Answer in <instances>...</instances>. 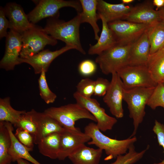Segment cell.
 I'll use <instances>...</instances> for the list:
<instances>
[{
    "label": "cell",
    "instance_id": "cell-1",
    "mask_svg": "<svg viewBox=\"0 0 164 164\" xmlns=\"http://www.w3.org/2000/svg\"><path fill=\"white\" fill-rule=\"evenodd\" d=\"M59 16L49 18L43 28L45 32L55 39L61 40L83 54L86 52L81 43L80 27V13L70 20L65 22L59 19Z\"/></svg>",
    "mask_w": 164,
    "mask_h": 164
},
{
    "label": "cell",
    "instance_id": "cell-2",
    "mask_svg": "<svg viewBox=\"0 0 164 164\" xmlns=\"http://www.w3.org/2000/svg\"><path fill=\"white\" fill-rule=\"evenodd\" d=\"M84 132L91 138L88 145H94L102 150H104L107 156L105 160L116 158L119 155L127 152L130 147L137 141L134 136L124 140H118L111 138L103 134L96 124L89 123L84 129Z\"/></svg>",
    "mask_w": 164,
    "mask_h": 164
},
{
    "label": "cell",
    "instance_id": "cell-3",
    "mask_svg": "<svg viewBox=\"0 0 164 164\" xmlns=\"http://www.w3.org/2000/svg\"><path fill=\"white\" fill-rule=\"evenodd\" d=\"M155 87L125 89L123 100L127 104L129 117L133 120L134 127L133 132L130 137L135 136L139 125L142 122L145 114V106Z\"/></svg>",
    "mask_w": 164,
    "mask_h": 164
},
{
    "label": "cell",
    "instance_id": "cell-4",
    "mask_svg": "<svg viewBox=\"0 0 164 164\" xmlns=\"http://www.w3.org/2000/svg\"><path fill=\"white\" fill-rule=\"evenodd\" d=\"M132 44L117 43L98 55L95 62L99 65L102 72L105 75L112 74L128 65Z\"/></svg>",
    "mask_w": 164,
    "mask_h": 164
},
{
    "label": "cell",
    "instance_id": "cell-5",
    "mask_svg": "<svg viewBox=\"0 0 164 164\" xmlns=\"http://www.w3.org/2000/svg\"><path fill=\"white\" fill-rule=\"evenodd\" d=\"M44 112L66 129H76V121L81 119H87L97 122L95 117L89 111L77 103L60 107H51L46 109Z\"/></svg>",
    "mask_w": 164,
    "mask_h": 164
},
{
    "label": "cell",
    "instance_id": "cell-6",
    "mask_svg": "<svg viewBox=\"0 0 164 164\" xmlns=\"http://www.w3.org/2000/svg\"><path fill=\"white\" fill-rule=\"evenodd\" d=\"M21 35L22 47L20 57L22 58L36 55L47 45L54 46L57 43V40L47 34L43 28L35 24Z\"/></svg>",
    "mask_w": 164,
    "mask_h": 164
},
{
    "label": "cell",
    "instance_id": "cell-7",
    "mask_svg": "<svg viewBox=\"0 0 164 164\" xmlns=\"http://www.w3.org/2000/svg\"><path fill=\"white\" fill-rule=\"evenodd\" d=\"M36 6L27 15L29 21L35 24L42 19L59 16V10L64 7L74 8L80 13L82 8L80 1L71 0H33Z\"/></svg>",
    "mask_w": 164,
    "mask_h": 164
},
{
    "label": "cell",
    "instance_id": "cell-8",
    "mask_svg": "<svg viewBox=\"0 0 164 164\" xmlns=\"http://www.w3.org/2000/svg\"><path fill=\"white\" fill-rule=\"evenodd\" d=\"M117 73L125 89L136 87H155L153 80L146 66L127 65Z\"/></svg>",
    "mask_w": 164,
    "mask_h": 164
},
{
    "label": "cell",
    "instance_id": "cell-9",
    "mask_svg": "<svg viewBox=\"0 0 164 164\" xmlns=\"http://www.w3.org/2000/svg\"><path fill=\"white\" fill-rule=\"evenodd\" d=\"M117 43L132 44L137 40L149 26L148 25L119 20L108 23Z\"/></svg>",
    "mask_w": 164,
    "mask_h": 164
},
{
    "label": "cell",
    "instance_id": "cell-10",
    "mask_svg": "<svg viewBox=\"0 0 164 164\" xmlns=\"http://www.w3.org/2000/svg\"><path fill=\"white\" fill-rule=\"evenodd\" d=\"M73 96L77 103L85 108L95 117L96 125L101 131L105 132L112 129L117 123V119L107 114L96 99L84 97L76 92L73 94Z\"/></svg>",
    "mask_w": 164,
    "mask_h": 164
},
{
    "label": "cell",
    "instance_id": "cell-11",
    "mask_svg": "<svg viewBox=\"0 0 164 164\" xmlns=\"http://www.w3.org/2000/svg\"><path fill=\"white\" fill-rule=\"evenodd\" d=\"M59 151L58 159L63 160L76 150L91 140V137L77 128L75 130L64 128L60 133Z\"/></svg>",
    "mask_w": 164,
    "mask_h": 164
},
{
    "label": "cell",
    "instance_id": "cell-12",
    "mask_svg": "<svg viewBox=\"0 0 164 164\" xmlns=\"http://www.w3.org/2000/svg\"><path fill=\"white\" fill-rule=\"evenodd\" d=\"M111 75L110 85L103 100L113 115L121 118L124 116L122 101L125 88L118 74L116 73Z\"/></svg>",
    "mask_w": 164,
    "mask_h": 164
},
{
    "label": "cell",
    "instance_id": "cell-13",
    "mask_svg": "<svg viewBox=\"0 0 164 164\" xmlns=\"http://www.w3.org/2000/svg\"><path fill=\"white\" fill-rule=\"evenodd\" d=\"M5 51L0 62V67L6 70L14 69L20 64V53L22 47L21 34L10 30L6 36Z\"/></svg>",
    "mask_w": 164,
    "mask_h": 164
},
{
    "label": "cell",
    "instance_id": "cell-14",
    "mask_svg": "<svg viewBox=\"0 0 164 164\" xmlns=\"http://www.w3.org/2000/svg\"><path fill=\"white\" fill-rule=\"evenodd\" d=\"M27 112L37 128V133L34 138V144H38L43 138L49 134L60 133L64 129L56 120L44 112H38L32 109Z\"/></svg>",
    "mask_w": 164,
    "mask_h": 164
},
{
    "label": "cell",
    "instance_id": "cell-15",
    "mask_svg": "<svg viewBox=\"0 0 164 164\" xmlns=\"http://www.w3.org/2000/svg\"><path fill=\"white\" fill-rule=\"evenodd\" d=\"M74 48L66 45L59 50L51 51L48 49L43 50L36 55L26 58H20V63H27L33 68L36 74H39L43 70L46 72L52 62L58 56Z\"/></svg>",
    "mask_w": 164,
    "mask_h": 164
},
{
    "label": "cell",
    "instance_id": "cell-16",
    "mask_svg": "<svg viewBox=\"0 0 164 164\" xmlns=\"http://www.w3.org/2000/svg\"><path fill=\"white\" fill-rule=\"evenodd\" d=\"M152 4L147 2L132 7L124 20L149 26L160 22L159 12L154 9Z\"/></svg>",
    "mask_w": 164,
    "mask_h": 164
},
{
    "label": "cell",
    "instance_id": "cell-17",
    "mask_svg": "<svg viewBox=\"0 0 164 164\" xmlns=\"http://www.w3.org/2000/svg\"><path fill=\"white\" fill-rule=\"evenodd\" d=\"M4 8L5 15L9 19L10 30L22 34L34 25L29 21L27 15L20 5L9 2Z\"/></svg>",
    "mask_w": 164,
    "mask_h": 164
},
{
    "label": "cell",
    "instance_id": "cell-18",
    "mask_svg": "<svg viewBox=\"0 0 164 164\" xmlns=\"http://www.w3.org/2000/svg\"><path fill=\"white\" fill-rule=\"evenodd\" d=\"M132 7L121 3L112 4L103 0H97V13L99 19H104L107 23L124 20Z\"/></svg>",
    "mask_w": 164,
    "mask_h": 164
},
{
    "label": "cell",
    "instance_id": "cell-19",
    "mask_svg": "<svg viewBox=\"0 0 164 164\" xmlns=\"http://www.w3.org/2000/svg\"><path fill=\"white\" fill-rule=\"evenodd\" d=\"M150 49L147 30L139 38L132 44L128 65L147 66Z\"/></svg>",
    "mask_w": 164,
    "mask_h": 164
},
{
    "label": "cell",
    "instance_id": "cell-20",
    "mask_svg": "<svg viewBox=\"0 0 164 164\" xmlns=\"http://www.w3.org/2000/svg\"><path fill=\"white\" fill-rule=\"evenodd\" d=\"M102 152L99 148L94 149L84 144L68 158L73 164H99Z\"/></svg>",
    "mask_w": 164,
    "mask_h": 164
},
{
    "label": "cell",
    "instance_id": "cell-21",
    "mask_svg": "<svg viewBox=\"0 0 164 164\" xmlns=\"http://www.w3.org/2000/svg\"><path fill=\"white\" fill-rule=\"evenodd\" d=\"M79 1L82 8V11L80 13L81 23L87 22L91 25L94 32L95 39L97 41L100 30L97 23L99 19L97 11V0Z\"/></svg>",
    "mask_w": 164,
    "mask_h": 164
},
{
    "label": "cell",
    "instance_id": "cell-22",
    "mask_svg": "<svg viewBox=\"0 0 164 164\" xmlns=\"http://www.w3.org/2000/svg\"><path fill=\"white\" fill-rule=\"evenodd\" d=\"M8 128L11 139V145L9 153L11 158L12 162H15L19 159L26 160L34 164H41L34 159L29 153V151L21 143L13 134V125L10 123L4 121Z\"/></svg>",
    "mask_w": 164,
    "mask_h": 164
},
{
    "label": "cell",
    "instance_id": "cell-23",
    "mask_svg": "<svg viewBox=\"0 0 164 164\" xmlns=\"http://www.w3.org/2000/svg\"><path fill=\"white\" fill-rule=\"evenodd\" d=\"M102 22V30L97 42L94 45H90L88 54L97 55L113 46L117 43L108 23L104 19H100Z\"/></svg>",
    "mask_w": 164,
    "mask_h": 164
},
{
    "label": "cell",
    "instance_id": "cell-24",
    "mask_svg": "<svg viewBox=\"0 0 164 164\" xmlns=\"http://www.w3.org/2000/svg\"><path fill=\"white\" fill-rule=\"evenodd\" d=\"M60 135V133L54 132L43 138L37 144L40 153L51 159H58Z\"/></svg>",
    "mask_w": 164,
    "mask_h": 164
},
{
    "label": "cell",
    "instance_id": "cell-25",
    "mask_svg": "<svg viewBox=\"0 0 164 164\" xmlns=\"http://www.w3.org/2000/svg\"><path fill=\"white\" fill-rule=\"evenodd\" d=\"M150 43L149 55L164 52V24L159 22L147 29Z\"/></svg>",
    "mask_w": 164,
    "mask_h": 164
},
{
    "label": "cell",
    "instance_id": "cell-26",
    "mask_svg": "<svg viewBox=\"0 0 164 164\" xmlns=\"http://www.w3.org/2000/svg\"><path fill=\"white\" fill-rule=\"evenodd\" d=\"M151 76L157 84L164 80V53L149 55L147 65Z\"/></svg>",
    "mask_w": 164,
    "mask_h": 164
},
{
    "label": "cell",
    "instance_id": "cell-27",
    "mask_svg": "<svg viewBox=\"0 0 164 164\" xmlns=\"http://www.w3.org/2000/svg\"><path fill=\"white\" fill-rule=\"evenodd\" d=\"M26 112L12 108L9 97L0 99V121L9 122L15 127L21 115Z\"/></svg>",
    "mask_w": 164,
    "mask_h": 164
},
{
    "label": "cell",
    "instance_id": "cell-28",
    "mask_svg": "<svg viewBox=\"0 0 164 164\" xmlns=\"http://www.w3.org/2000/svg\"><path fill=\"white\" fill-rule=\"evenodd\" d=\"M11 145L9 131L4 122L0 121V164H8L12 162L9 153Z\"/></svg>",
    "mask_w": 164,
    "mask_h": 164
},
{
    "label": "cell",
    "instance_id": "cell-29",
    "mask_svg": "<svg viewBox=\"0 0 164 164\" xmlns=\"http://www.w3.org/2000/svg\"><path fill=\"white\" fill-rule=\"evenodd\" d=\"M149 148L148 145L145 149L137 152L135 150L133 145L130 147L127 153L118 156L116 160L110 164H134L142 158Z\"/></svg>",
    "mask_w": 164,
    "mask_h": 164
},
{
    "label": "cell",
    "instance_id": "cell-30",
    "mask_svg": "<svg viewBox=\"0 0 164 164\" xmlns=\"http://www.w3.org/2000/svg\"><path fill=\"white\" fill-rule=\"evenodd\" d=\"M46 73L44 70L41 72L38 80V82L41 97L47 104H49L55 101L57 96L49 87L46 81Z\"/></svg>",
    "mask_w": 164,
    "mask_h": 164
},
{
    "label": "cell",
    "instance_id": "cell-31",
    "mask_svg": "<svg viewBox=\"0 0 164 164\" xmlns=\"http://www.w3.org/2000/svg\"><path fill=\"white\" fill-rule=\"evenodd\" d=\"M147 105L153 110L158 107L164 109V86L162 83L158 84L155 87Z\"/></svg>",
    "mask_w": 164,
    "mask_h": 164
},
{
    "label": "cell",
    "instance_id": "cell-32",
    "mask_svg": "<svg viewBox=\"0 0 164 164\" xmlns=\"http://www.w3.org/2000/svg\"><path fill=\"white\" fill-rule=\"evenodd\" d=\"M95 80L89 78L81 79L76 86V92L82 97L91 98L94 94Z\"/></svg>",
    "mask_w": 164,
    "mask_h": 164
},
{
    "label": "cell",
    "instance_id": "cell-33",
    "mask_svg": "<svg viewBox=\"0 0 164 164\" xmlns=\"http://www.w3.org/2000/svg\"><path fill=\"white\" fill-rule=\"evenodd\" d=\"M15 127L28 132L34 138L36 134V125L27 112L21 115Z\"/></svg>",
    "mask_w": 164,
    "mask_h": 164
},
{
    "label": "cell",
    "instance_id": "cell-34",
    "mask_svg": "<svg viewBox=\"0 0 164 164\" xmlns=\"http://www.w3.org/2000/svg\"><path fill=\"white\" fill-rule=\"evenodd\" d=\"M14 134L19 141L26 147L29 152L33 150L34 138L31 134L22 128H17Z\"/></svg>",
    "mask_w": 164,
    "mask_h": 164
},
{
    "label": "cell",
    "instance_id": "cell-35",
    "mask_svg": "<svg viewBox=\"0 0 164 164\" xmlns=\"http://www.w3.org/2000/svg\"><path fill=\"white\" fill-rule=\"evenodd\" d=\"M96 62L93 60L87 59L81 62L79 65V73L82 75L88 77L93 74L97 70Z\"/></svg>",
    "mask_w": 164,
    "mask_h": 164
},
{
    "label": "cell",
    "instance_id": "cell-36",
    "mask_svg": "<svg viewBox=\"0 0 164 164\" xmlns=\"http://www.w3.org/2000/svg\"><path fill=\"white\" fill-rule=\"evenodd\" d=\"M110 82L107 79L98 77L95 80L94 95L98 97H104L110 85Z\"/></svg>",
    "mask_w": 164,
    "mask_h": 164
},
{
    "label": "cell",
    "instance_id": "cell-37",
    "mask_svg": "<svg viewBox=\"0 0 164 164\" xmlns=\"http://www.w3.org/2000/svg\"><path fill=\"white\" fill-rule=\"evenodd\" d=\"M152 130L156 135L159 145L162 147L164 153V125L155 120ZM154 164H164V158L160 162Z\"/></svg>",
    "mask_w": 164,
    "mask_h": 164
},
{
    "label": "cell",
    "instance_id": "cell-38",
    "mask_svg": "<svg viewBox=\"0 0 164 164\" xmlns=\"http://www.w3.org/2000/svg\"><path fill=\"white\" fill-rule=\"evenodd\" d=\"M9 22L6 18L4 8L1 6L0 7V38L6 37L8 32L7 29L9 28Z\"/></svg>",
    "mask_w": 164,
    "mask_h": 164
},
{
    "label": "cell",
    "instance_id": "cell-39",
    "mask_svg": "<svg viewBox=\"0 0 164 164\" xmlns=\"http://www.w3.org/2000/svg\"><path fill=\"white\" fill-rule=\"evenodd\" d=\"M153 5L156 7V10L164 6V0H153L152 1Z\"/></svg>",
    "mask_w": 164,
    "mask_h": 164
},
{
    "label": "cell",
    "instance_id": "cell-40",
    "mask_svg": "<svg viewBox=\"0 0 164 164\" xmlns=\"http://www.w3.org/2000/svg\"><path fill=\"white\" fill-rule=\"evenodd\" d=\"M158 10L159 12L160 22L164 24V6Z\"/></svg>",
    "mask_w": 164,
    "mask_h": 164
},
{
    "label": "cell",
    "instance_id": "cell-41",
    "mask_svg": "<svg viewBox=\"0 0 164 164\" xmlns=\"http://www.w3.org/2000/svg\"><path fill=\"white\" fill-rule=\"evenodd\" d=\"M28 161L22 159H19L17 161V164H30Z\"/></svg>",
    "mask_w": 164,
    "mask_h": 164
},
{
    "label": "cell",
    "instance_id": "cell-42",
    "mask_svg": "<svg viewBox=\"0 0 164 164\" xmlns=\"http://www.w3.org/2000/svg\"><path fill=\"white\" fill-rule=\"evenodd\" d=\"M134 1V0H122V3L124 4H128L129 3H130L133 2Z\"/></svg>",
    "mask_w": 164,
    "mask_h": 164
},
{
    "label": "cell",
    "instance_id": "cell-43",
    "mask_svg": "<svg viewBox=\"0 0 164 164\" xmlns=\"http://www.w3.org/2000/svg\"><path fill=\"white\" fill-rule=\"evenodd\" d=\"M162 84L163 86H164V80L163 81V82Z\"/></svg>",
    "mask_w": 164,
    "mask_h": 164
},
{
    "label": "cell",
    "instance_id": "cell-44",
    "mask_svg": "<svg viewBox=\"0 0 164 164\" xmlns=\"http://www.w3.org/2000/svg\"><path fill=\"white\" fill-rule=\"evenodd\" d=\"M8 164H11V163H10Z\"/></svg>",
    "mask_w": 164,
    "mask_h": 164
}]
</instances>
